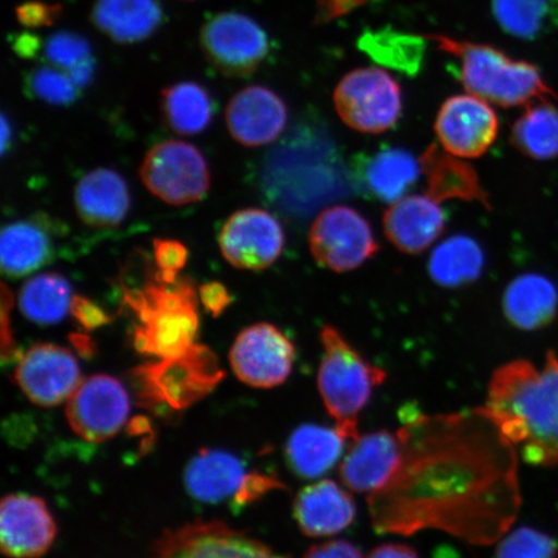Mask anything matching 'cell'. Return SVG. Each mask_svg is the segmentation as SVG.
Here are the masks:
<instances>
[{
  "label": "cell",
  "mask_w": 558,
  "mask_h": 558,
  "mask_svg": "<svg viewBox=\"0 0 558 558\" xmlns=\"http://www.w3.org/2000/svg\"><path fill=\"white\" fill-rule=\"evenodd\" d=\"M409 414L399 464L367 497L375 532L439 530L476 546L504 538L522 505L515 446L486 408Z\"/></svg>",
  "instance_id": "1"
},
{
  "label": "cell",
  "mask_w": 558,
  "mask_h": 558,
  "mask_svg": "<svg viewBox=\"0 0 558 558\" xmlns=\"http://www.w3.org/2000/svg\"><path fill=\"white\" fill-rule=\"evenodd\" d=\"M488 414L535 466L558 465V357L546 354L542 368L515 360L495 369L487 387Z\"/></svg>",
  "instance_id": "2"
},
{
  "label": "cell",
  "mask_w": 558,
  "mask_h": 558,
  "mask_svg": "<svg viewBox=\"0 0 558 558\" xmlns=\"http://www.w3.org/2000/svg\"><path fill=\"white\" fill-rule=\"evenodd\" d=\"M198 296L187 278L172 284L156 279L143 290L125 289L124 304L140 320L134 332L136 351L159 360L190 351L199 329Z\"/></svg>",
  "instance_id": "3"
},
{
  "label": "cell",
  "mask_w": 558,
  "mask_h": 558,
  "mask_svg": "<svg viewBox=\"0 0 558 558\" xmlns=\"http://www.w3.org/2000/svg\"><path fill=\"white\" fill-rule=\"evenodd\" d=\"M439 50L460 60V81L470 94L501 108L526 107L538 100L558 101L539 69L527 61L513 60L492 46L429 35Z\"/></svg>",
  "instance_id": "4"
},
{
  "label": "cell",
  "mask_w": 558,
  "mask_h": 558,
  "mask_svg": "<svg viewBox=\"0 0 558 558\" xmlns=\"http://www.w3.org/2000/svg\"><path fill=\"white\" fill-rule=\"evenodd\" d=\"M320 343L324 347L317 376L320 399L333 418L335 428L353 442L360 437V414L375 388L386 381L387 373L362 357L331 325L320 330Z\"/></svg>",
  "instance_id": "5"
},
{
  "label": "cell",
  "mask_w": 558,
  "mask_h": 558,
  "mask_svg": "<svg viewBox=\"0 0 558 558\" xmlns=\"http://www.w3.org/2000/svg\"><path fill=\"white\" fill-rule=\"evenodd\" d=\"M225 376L211 349L194 344L179 357L140 366L136 395L148 409L181 411L204 399Z\"/></svg>",
  "instance_id": "6"
},
{
  "label": "cell",
  "mask_w": 558,
  "mask_h": 558,
  "mask_svg": "<svg viewBox=\"0 0 558 558\" xmlns=\"http://www.w3.org/2000/svg\"><path fill=\"white\" fill-rule=\"evenodd\" d=\"M335 109L348 128L362 134H383L393 129L402 114L399 83L386 70H353L333 93Z\"/></svg>",
  "instance_id": "7"
},
{
  "label": "cell",
  "mask_w": 558,
  "mask_h": 558,
  "mask_svg": "<svg viewBox=\"0 0 558 558\" xmlns=\"http://www.w3.org/2000/svg\"><path fill=\"white\" fill-rule=\"evenodd\" d=\"M138 172L146 190L171 206L204 199L211 185L205 156L192 144L178 140L153 146Z\"/></svg>",
  "instance_id": "8"
},
{
  "label": "cell",
  "mask_w": 558,
  "mask_h": 558,
  "mask_svg": "<svg viewBox=\"0 0 558 558\" xmlns=\"http://www.w3.org/2000/svg\"><path fill=\"white\" fill-rule=\"evenodd\" d=\"M199 45L205 58L229 78H248L267 59L269 38L255 20L222 12L202 26Z\"/></svg>",
  "instance_id": "9"
},
{
  "label": "cell",
  "mask_w": 558,
  "mask_h": 558,
  "mask_svg": "<svg viewBox=\"0 0 558 558\" xmlns=\"http://www.w3.org/2000/svg\"><path fill=\"white\" fill-rule=\"evenodd\" d=\"M310 247L320 267L337 274L360 268L379 251L369 222L348 206L326 208L317 216L310 230Z\"/></svg>",
  "instance_id": "10"
},
{
  "label": "cell",
  "mask_w": 558,
  "mask_h": 558,
  "mask_svg": "<svg viewBox=\"0 0 558 558\" xmlns=\"http://www.w3.org/2000/svg\"><path fill=\"white\" fill-rule=\"evenodd\" d=\"M296 348L275 325L246 327L236 337L229 360L242 383L255 388H274L288 380L294 367Z\"/></svg>",
  "instance_id": "11"
},
{
  "label": "cell",
  "mask_w": 558,
  "mask_h": 558,
  "mask_svg": "<svg viewBox=\"0 0 558 558\" xmlns=\"http://www.w3.org/2000/svg\"><path fill=\"white\" fill-rule=\"evenodd\" d=\"M129 414L128 390L110 375L89 376L68 400L70 428L88 442L114 437L128 422Z\"/></svg>",
  "instance_id": "12"
},
{
  "label": "cell",
  "mask_w": 558,
  "mask_h": 558,
  "mask_svg": "<svg viewBox=\"0 0 558 558\" xmlns=\"http://www.w3.org/2000/svg\"><path fill=\"white\" fill-rule=\"evenodd\" d=\"M284 232L274 215L262 208H243L229 216L219 234L225 259L236 269L259 271L281 256Z\"/></svg>",
  "instance_id": "13"
},
{
  "label": "cell",
  "mask_w": 558,
  "mask_h": 558,
  "mask_svg": "<svg viewBox=\"0 0 558 558\" xmlns=\"http://www.w3.org/2000/svg\"><path fill=\"white\" fill-rule=\"evenodd\" d=\"M435 131L446 151L463 159L480 158L497 140L499 120L481 97L458 95L439 108Z\"/></svg>",
  "instance_id": "14"
},
{
  "label": "cell",
  "mask_w": 558,
  "mask_h": 558,
  "mask_svg": "<svg viewBox=\"0 0 558 558\" xmlns=\"http://www.w3.org/2000/svg\"><path fill=\"white\" fill-rule=\"evenodd\" d=\"M15 380L27 399L44 408L69 400L82 383L72 351L51 343L35 344L20 355Z\"/></svg>",
  "instance_id": "15"
},
{
  "label": "cell",
  "mask_w": 558,
  "mask_h": 558,
  "mask_svg": "<svg viewBox=\"0 0 558 558\" xmlns=\"http://www.w3.org/2000/svg\"><path fill=\"white\" fill-rule=\"evenodd\" d=\"M156 558H282L265 544L220 522H195L167 532L157 543Z\"/></svg>",
  "instance_id": "16"
},
{
  "label": "cell",
  "mask_w": 558,
  "mask_h": 558,
  "mask_svg": "<svg viewBox=\"0 0 558 558\" xmlns=\"http://www.w3.org/2000/svg\"><path fill=\"white\" fill-rule=\"evenodd\" d=\"M58 533L44 499L26 494L5 497L0 507V547L11 558H39L52 547Z\"/></svg>",
  "instance_id": "17"
},
{
  "label": "cell",
  "mask_w": 558,
  "mask_h": 558,
  "mask_svg": "<svg viewBox=\"0 0 558 558\" xmlns=\"http://www.w3.org/2000/svg\"><path fill=\"white\" fill-rule=\"evenodd\" d=\"M289 110L275 90L244 87L230 99L226 122L230 136L247 148L276 142L288 124Z\"/></svg>",
  "instance_id": "18"
},
{
  "label": "cell",
  "mask_w": 558,
  "mask_h": 558,
  "mask_svg": "<svg viewBox=\"0 0 558 558\" xmlns=\"http://www.w3.org/2000/svg\"><path fill=\"white\" fill-rule=\"evenodd\" d=\"M384 233L401 253L422 254L444 233L446 214L430 195H408L384 213Z\"/></svg>",
  "instance_id": "19"
},
{
  "label": "cell",
  "mask_w": 558,
  "mask_h": 558,
  "mask_svg": "<svg viewBox=\"0 0 558 558\" xmlns=\"http://www.w3.org/2000/svg\"><path fill=\"white\" fill-rule=\"evenodd\" d=\"M400 438L387 429L360 436L340 465L349 490L372 494L387 483L400 460Z\"/></svg>",
  "instance_id": "20"
},
{
  "label": "cell",
  "mask_w": 558,
  "mask_h": 558,
  "mask_svg": "<svg viewBox=\"0 0 558 558\" xmlns=\"http://www.w3.org/2000/svg\"><path fill=\"white\" fill-rule=\"evenodd\" d=\"M355 179L368 197L395 204L421 177V162L410 151L386 146L362 156L354 166Z\"/></svg>",
  "instance_id": "21"
},
{
  "label": "cell",
  "mask_w": 558,
  "mask_h": 558,
  "mask_svg": "<svg viewBox=\"0 0 558 558\" xmlns=\"http://www.w3.org/2000/svg\"><path fill=\"white\" fill-rule=\"evenodd\" d=\"M300 530L312 538L337 535L352 525L355 504L351 494L332 480L306 486L294 501Z\"/></svg>",
  "instance_id": "22"
},
{
  "label": "cell",
  "mask_w": 558,
  "mask_h": 558,
  "mask_svg": "<svg viewBox=\"0 0 558 558\" xmlns=\"http://www.w3.org/2000/svg\"><path fill=\"white\" fill-rule=\"evenodd\" d=\"M75 211L86 226L110 229L121 226L131 208L129 184L114 170L96 169L80 180L74 191Z\"/></svg>",
  "instance_id": "23"
},
{
  "label": "cell",
  "mask_w": 558,
  "mask_h": 558,
  "mask_svg": "<svg viewBox=\"0 0 558 558\" xmlns=\"http://www.w3.org/2000/svg\"><path fill=\"white\" fill-rule=\"evenodd\" d=\"M418 162L427 180L428 194L439 204L459 199L478 202L487 209L492 208L490 197L481 184L477 171L463 158L432 144L418 158Z\"/></svg>",
  "instance_id": "24"
},
{
  "label": "cell",
  "mask_w": 558,
  "mask_h": 558,
  "mask_svg": "<svg viewBox=\"0 0 558 558\" xmlns=\"http://www.w3.org/2000/svg\"><path fill=\"white\" fill-rule=\"evenodd\" d=\"M90 20L116 44L134 45L158 31L163 11L158 0H96Z\"/></svg>",
  "instance_id": "25"
},
{
  "label": "cell",
  "mask_w": 558,
  "mask_h": 558,
  "mask_svg": "<svg viewBox=\"0 0 558 558\" xmlns=\"http://www.w3.org/2000/svg\"><path fill=\"white\" fill-rule=\"evenodd\" d=\"M504 312L509 324L522 331L544 329L558 313V290L546 276L526 274L514 278L504 295Z\"/></svg>",
  "instance_id": "26"
},
{
  "label": "cell",
  "mask_w": 558,
  "mask_h": 558,
  "mask_svg": "<svg viewBox=\"0 0 558 558\" xmlns=\"http://www.w3.org/2000/svg\"><path fill=\"white\" fill-rule=\"evenodd\" d=\"M50 228L41 219L11 222L0 236V263L5 276L24 277L45 267L53 259Z\"/></svg>",
  "instance_id": "27"
},
{
  "label": "cell",
  "mask_w": 558,
  "mask_h": 558,
  "mask_svg": "<svg viewBox=\"0 0 558 558\" xmlns=\"http://www.w3.org/2000/svg\"><path fill=\"white\" fill-rule=\"evenodd\" d=\"M248 473L240 458L222 450H202L187 464L185 486L194 499L215 505L235 497Z\"/></svg>",
  "instance_id": "28"
},
{
  "label": "cell",
  "mask_w": 558,
  "mask_h": 558,
  "mask_svg": "<svg viewBox=\"0 0 558 558\" xmlns=\"http://www.w3.org/2000/svg\"><path fill=\"white\" fill-rule=\"evenodd\" d=\"M347 439L337 428L300 425L286 445V458L299 477L316 480L329 473L343 456Z\"/></svg>",
  "instance_id": "29"
},
{
  "label": "cell",
  "mask_w": 558,
  "mask_h": 558,
  "mask_svg": "<svg viewBox=\"0 0 558 558\" xmlns=\"http://www.w3.org/2000/svg\"><path fill=\"white\" fill-rule=\"evenodd\" d=\"M160 110L167 128L181 136L198 135L213 121L214 104L208 90L195 82H180L163 89Z\"/></svg>",
  "instance_id": "30"
},
{
  "label": "cell",
  "mask_w": 558,
  "mask_h": 558,
  "mask_svg": "<svg viewBox=\"0 0 558 558\" xmlns=\"http://www.w3.org/2000/svg\"><path fill=\"white\" fill-rule=\"evenodd\" d=\"M511 142L521 155L535 160L558 157V101L538 100L526 105L513 124Z\"/></svg>",
  "instance_id": "31"
},
{
  "label": "cell",
  "mask_w": 558,
  "mask_h": 558,
  "mask_svg": "<svg viewBox=\"0 0 558 558\" xmlns=\"http://www.w3.org/2000/svg\"><path fill=\"white\" fill-rule=\"evenodd\" d=\"M485 255L480 244L466 235L450 236L430 255L428 271L442 288L456 289L480 278Z\"/></svg>",
  "instance_id": "32"
},
{
  "label": "cell",
  "mask_w": 558,
  "mask_h": 558,
  "mask_svg": "<svg viewBox=\"0 0 558 558\" xmlns=\"http://www.w3.org/2000/svg\"><path fill=\"white\" fill-rule=\"evenodd\" d=\"M493 13L514 38L536 40L558 33V0H493Z\"/></svg>",
  "instance_id": "33"
},
{
  "label": "cell",
  "mask_w": 558,
  "mask_h": 558,
  "mask_svg": "<svg viewBox=\"0 0 558 558\" xmlns=\"http://www.w3.org/2000/svg\"><path fill=\"white\" fill-rule=\"evenodd\" d=\"M72 300V288L68 279L54 271H47L24 283L19 304L21 312L32 323L54 325L66 317Z\"/></svg>",
  "instance_id": "34"
},
{
  "label": "cell",
  "mask_w": 558,
  "mask_h": 558,
  "mask_svg": "<svg viewBox=\"0 0 558 558\" xmlns=\"http://www.w3.org/2000/svg\"><path fill=\"white\" fill-rule=\"evenodd\" d=\"M359 47L379 65L414 76L423 64L425 40L414 34L381 29L362 35Z\"/></svg>",
  "instance_id": "35"
},
{
  "label": "cell",
  "mask_w": 558,
  "mask_h": 558,
  "mask_svg": "<svg viewBox=\"0 0 558 558\" xmlns=\"http://www.w3.org/2000/svg\"><path fill=\"white\" fill-rule=\"evenodd\" d=\"M26 83L32 96L59 107L74 104L81 95V88L59 68L34 69Z\"/></svg>",
  "instance_id": "36"
},
{
  "label": "cell",
  "mask_w": 558,
  "mask_h": 558,
  "mask_svg": "<svg viewBox=\"0 0 558 558\" xmlns=\"http://www.w3.org/2000/svg\"><path fill=\"white\" fill-rule=\"evenodd\" d=\"M557 542L541 530L522 526L500 539L495 558H557Z\"/></svg>",
  "instance_id": "37"
},
{
  "label": "cell",
  "mask_w": 558,
  "mask_h": 558,
  "mask_svg": "<svg viewBox=\"0 0 558 558\" xmlns=\"http://www.w3.org/2000/svg\"><path fill=\"white\" fill-rule=\"evenodd\" d=\"M93 50L86 38L82 35L69 32H62L52 35L45 47V54L48 61L54 68L70 70L83 64V62L93 59Z\"/></svg>",
  "instance_id": "38"
},
{
  "label": "cell",
  "mask_w": 558,
  "mask_h": 558,
  "mask_svg": "<svg viewBox=\"0 0 558 558\" xmlns=\"http://www.w3.org/2000/svg\"><path fill=\"white\" fill-rule=\"evenodd\" d=\"M153 253L158 269L157 281L166 284L177 282L187 263V248L184 244L177 240L156 239L153 241Z\"/></svg>",
  "instance_id": "39"
},
{
  "label": "cell",
  "mask_w": 558,
  "mask_h": 558,
  "mask_svg": "<svg viewBox=\"0 0 558 558\" xmlns=\"http://www.w3.org/2000/svg\"><path fill=\"white\" fill-rule=\"evenodd\" d=\"M64 13L61 4H48L45 2H26L16 9V17L21 25L26 27L52 26Z\"/></svg>",
  "instance_id": "40"
},
{
  "label": "cell",
  "mask_w": 558,
  "mask_h": 558,
  "mask_svg": "<svg viewBox=\"0 0 558 558\" xmlns=\"http://www.w3.org/2000/svg\"><path fill=\"white\" fill-rule=\"evenodd\" d=\"M278 488H284L281 481L268 476V474L251 472L244 478L240 492L235 494L234 505L236 507H246L264 497L265 494L278 490Z\"/></svg>",
  "instance_id": "41"
},
{
  "label": "cell",
  "mask_w": 558,
  "mask_h": 558,
  "mask_svg": "<svg viewBox=\"0 0 558 558\" xmlns=\"http://www.w3.org/2000/svg\"><path fill=\"white\" fill-rule=\"evenodd\" d=\"M70 313L83 329L93 331L108 325L113 320L109 313L86 296L75 295L70 306Z\"/></svg>",
  "instance_id": "42"
},
{
  "label": "cell",
  "mask_w": 558,
  "mask_h": 558,
  "mask_svg": "<svg viewBox=\"0 0 558 558\" xmlns=\"http://www.w3.org/2000/svg\"><path fill=\"white\" fill-rule=\"evenodd\" d=\"M198 295L205 311L215 318L221 316L229 308V305L233 303V298L230 295L229 290L218 281L202 284Z\"/></svg>",
  "instance_id": "43"
},
{
  "label": "cell",
  "mask_w": 558,
  "mask_h": 558,
  "mask_svg": "<svg viewBox=\"0 0 558 558\" xmlns=\"http://www.w3.org/2000/svg\"><path fill=\"white\" fill-rule=\"evenodd\" d=\"M369 0H318L316 10V24H326L343 17L367 4Z\"/></svg>",
  "instance_id": "44"
},
{
  "label": "cell",
  "mask_w": 558,
  "mask_h": 558,
  "mask_svg": "<svg viewBox=\"0 0 558 558\" xmlns=\"http://www.w3.org/2000/svg\"><path fill=\"white\" fill-rule=\"evenodd\" d=\"M303 558H364L351 542L335 539L316 544Z\"/></svg>",
  "instance_id": "45"
},
{
  "label": "cell",
  "mask_w": 558,
  "mask_h": 558,
  "mask_svg": "<svg viewBox=\"0 0 558 558\" xmlns=\"http://www.w3.org/2000/svg\"><path fill=\"white\" fill-rule=\"evenodd\" d=\"M13 298L5 283L2 284V357L3 361H13L20 354L11 330V311Z\"/></svg>",
  "instance_id": "46"
},
{
  "label": "cell",
  "mask_w": 558,
  "mask_h": 558,
  "mask_svg": "<svg viewBox=\"0 0 558 558\" xmlns=\"http://www.w3.org/2000/svg\"><path fill=\"white\" fill-rule=\"evenodd\" d=\"M367 558H418V556L408 544L386 543L376 547Z\"/></svg>",
  "instance_id": "47"
},
{
  "label": "cell",
  "mask_w": 558,
  "mask_h": 558,
  "mask_svg": "<svg viewBox=\"0 0 558 558\" xmlns=\"http://www.w3.org/2000/svg\"><path fill=\"white\" fill-rule=\"evenodd\" d=\"M73 345L83 357H90L95 352L94 341L85 333H73L70 335Z\"/></svg>",
  "instance_id": "48"
},
{
  "label": "cell",
  "mask_w": 558,
  "mask_h": 558,
  "mask_svg": "<svg viewBox=\"0 0 558 558\" xmlns=\"http://www.w3.org/2000/svg\"><path fill=\"white\" fill-rule=\"evenodd\" d=\"M39 39L33 37V35H23V37L20 35L16 40V51L21 56H33L39 50Z\"/></svg>",
  "instance_id": "49"
},
{
  "label": "cell",
  "mask_w": 558,
  "mask_h": 558,
  "mask_svg": "<svg viewBox=\"0 0 558 558\" xmlns=\"http://www.w3.org/2000/svg\"><path fill=\"white\" fill-rule=\"evenodd\" d=\"M2 118H3V125H2V128H3V143H2V145L3 146H2V151H3V155H4L7 146L10 145L9 138L12 137L11 136L12 134L10 135L11 125H10L9 122H7L5 116L3 114Z\"/></svg>",
  "instance_id": "50"
}]
</instances>
